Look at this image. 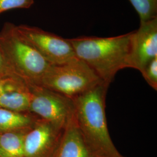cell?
<instances>
[{
  "label": "cell",
  "instance_id": "16",
  "mask_svg": "<svg viewBox=\"0 0 157 157\" xmlns=\"http://www.w3.org/2000/svg\"><path fill=\"white\" fill-rule=\"evenodd\" d=\"M26 84L25 81L18 78H0V91L22 87Z\"/></svg>",
  "mask_w": 157,
  "mask_h": 157
},
{
  "label": "cell",
  "instance_id": "6",
  "mask_svg": "<svg viewBox=\"0 0 157 157\" xmlns=\"http://www.w3.org/2000/svg\"><path fill=\"white\" fill-rule=\"evenodd\" d=\"M18 33L52 65L69 62L76 58L69 40L41 29L26 25L16 26Z\"/></svg>",
  "mask_w": 157,
  "mask_h": 157
},
{
  "label": "cell",
  "instance_id": "17",
  "mask_svg": "<svg viewBox=\"0 0 157 157\" xmlns=\"http://www.w3.org/2000/svg\"><path fill=\"white\" fill-rule=\"evenodd\" d=\"M18 78L13 73L0 49V78Z\"/></svg>",
  "mask_w": 157,
  "mask_h": 157
},
{
  "label": "cell",
  "instance_id": "9",
  "mask_svg": "<svg viewBox=\"0 0 157 157\" xmlns=\"http://www.w3.org/2000/svg\"><path fill=\"white\" fill-rule=\"evenodd\" d=\"M55 157H94L84 141L75 117L63 130Z\"/></svg>",
  "mask_w": 157,
  "mask_h": 157
},
{
  "label": "cell",
  "instance_id": "5",
  "mask_svg": "<svg viewBox=\"0 0 157 157\" xmlns=\"http://www.w3.org/2000/svg\"><path fill=\"white\" fill-rule=\"evenodd\" d=\"M28 85L30 98L29 112L65 129L75 117L73 99L39 85Z\"/></svg>",
  "mask_w": 157,
  "mask_h": 157
},
{
  "label": "cell",
  "instance_id": "12",
  "mask_svg": "<svg viewBox=\"0 0 157 157\" xmlns=\"http://www.w3.org/2000/svg\"><path fill=\"white\" fill-rule=\"evenodd\" d=\"M29 129L0 133V157H25L23 140Z\"/></svg>",
  "mask_w": 157,
  "mask_h": 157
},
{
  "label": "cell",
  "instance_id": "14",
  "mask_svg": "<svg viewBox=\"0 0 157 157\" xmlns=\"http://www.w3.org/2000/svg\"><path fill=\"white\" fill-rule=\"evenodd\" d=\"M147 83L157 90V58L152 59L141 72Z\"/></svg>",
  "mask_w": 157,
  "mask_h": 157
},
{
  "label": "cell",
  "instance_id": "10",
  "mask_svg": "<svg viewBox=\"0 0 157 157\" xmlns=\"http://www.w3.org/2000/svg\"><path fill=\"white\" fill-rule=\"evenodd\" d=\"M30 93L25 86L0 91V108L13 112H29Z\"/></svg>",
  "mask_w": 157,
  "mask_h": 157
},
{
  "label": "cell",
  "instance_id": "8",
  "mask_svg": "<svg viewBox=\"0 0 157 157\" xmlns=\"http://www.w3.org/2000/svg\"><path fill=\"white\" fill-rule=\"evenodd\" d=\"M155 58H157V17L140 22L139 28L133 32L130 67L141 72Z\"/></svg>",
  "mask_w": 157,
  "mask_h": 157
},
{
  "label": "cell",
  "instance_id": "1",
  "mask_svg": "<svg viewBox=\"0 0 157 157\" xmlns=\"http://www.w3.org/2000/svg\"><path fill=\"white\" fill-rule=\"evenodd\" d=\"M104 82L73 98L78 128L94 157H124L114 146L107 126Z\"/></svg>",
  "mask_w": 157,
  "mask_h": 157
},
{
  "label": "cell",
  "instance_id": "7",
  "mask_svg": "<svg viewBox=\"0 0 157 157\" xmlns=\"http://www.w3.org/2000/svg\"><path fill=\"white\" fill-rule=\"evenodd\" d=\"M64 129L38 119L23 140L25 157H55Z\"/></svg>",
  "mask_w": 157,
  "mask_h": 157
},
{
  "label": "cell",
  "instance_id": "15",
  "mask_svg": "<svg viewBox=\"0 0 157 157\" xmlns=\"http://www.w3.org/2000/svg\"><path fill=\"white\" fill-rule=\"evenodd\" d=\"M33 3V0H0V13L12 9L29 8Z\"/></svg>",
  "mask_w": 157,
  "mask_h": 157
},
{
  "label": "cell",
  "instance_id": "11",
  "mask_svg": "<svg viewBox=\"0 0 157 157\" xmlns=\"http://www.w3.org/2000/svg\"><path fill=\"white\" fill-rule=\"evenodd\" d=\"M38 119L30 112H13L0 108V133L30 128Z\"/></svg>",
  "mask_w": 157,
  "mask_h": 157
},
{
  "label": "cell",
  "instance_id": "13",
  "mask_svg": "<svg viewBox=\"0 0 157 157\" xmlns=\"http://www.w3.org/2000/svg\"><path fill=\"white\" fill-rule=\"evenodd\" d=\"M140 17V22L157 17V0H128Z\"/></svg>",
  "mask_w": 157,
  "mask_h": 157
},
{
  "label": "cell",
  "instance_id": "4",
  "mask_svg": "<svg viewBox=\"0 0 157 157\" xmlns=\"http://www.w3.org/2000/svg\"><path fill=\"white\" fill-rule=\"evenodd\" d=\"M103 82L84 62L76 58L51 65L37 85L74 98Z\"/></svg>",
  "mask_w": 157,
  "mask_h": 157
},
{
  "label": "cell",
  "instance_id": "2",
  "mask_svg": "<svg viewBox=\"0 0 157 157\" xmlns=\"http://www.w3.org/2000/svg\"><path fill=\"white\" fill-rule=\"evenodd\" d=\"M132 34L133 32L111 37H79L68 40L76 57L109 85L120 70L130 67Z\"/></svg>",
  "mask_w": 157,
  "mask_h": 157
},
{
  "label": "cell",
  "instance_id": "3",
  "mask_svg": "<svg viewBox=\"0 0 157 157\" xmlns=\"http://www.w3.org/2000/svg\"><path fill=\"white\" fill-rule=\"evenodd\" d=\"M0 49L13 73L28 83L37 84L52 65L10 23L0 32Z\"/></svg>",
  "mask_w": 157,
  "mask_h": 157
}]
</instances>
